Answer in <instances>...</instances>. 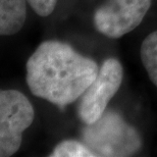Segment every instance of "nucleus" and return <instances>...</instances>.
Instances as JSON below:
<instances>
[{"mask_svg":"<svg viewBox=\"0 0 157 157\" xmlns=\"http://www.w3.org/2000/svg\"><path fill=\"white\" fill-rule=\"evenodd\" d=\"M33 10L40 17H48L55 8L57 0H27Z\"/></svg>","mask_w":157,"mask_h":157,"instance_id":"9","label":"nucleus"},{"mask_svg":"<svg viewBox=\"0 0 157 157\" xmlns=\"http://www.w3.org/2000/svg\"><path fill=\"white\" fill-rule=\"evenodd\" d=\"M35 111L29 99L17 90L0 92V156L13 155L20 149L23 133L32 124Z\"/></svg>","mask_w":157,"mask_h":157,"instance_id":"3","label":"nucleus"},{"mask_svg":"<svg viewBox=\"0 0 157 157\" xmlns=\"http://www.w3.org/2000/svg\"><path fill=\"white\" fill-rule=\"evenodd\" d=\"M27 0H0V34L11 36L23 28L27 17Z\"/></svg>","mask_w":157,"mask_h":157,"instance_id":"6","label":"nucleus"},{"mask_svg":"<svg viewBox=\"0 0 157 157\" xmlns=\"http://www.w3.org/2000/svg\"><path fill=\"white\" fill-rule=\"evenodd\" d=\"M152 0H105L94 12V26L108 38H121L142 23Z\"/></svg>","mask_w":157,"mask_h":157,"instance_id":"5","label":"nucleus"},{"mask_svg":"<svg viewBox=\"0 0 157 157\" xmlns=\"http://www.w3.org/2000/svg\"><path fill=\"white\" fill-rule=\"evenodd\" d=\"M83 140L96 156H130L142 145L137 131L112 110L105 111L95 122L86 124Z\"/></svg>","mask_w":157,"mask_h":157,"instance_id":"2","label":"nucleus"},{"mask_svg":"<svg viewBox=\"0 0 157 157\" xmlns=\"http://www.w3.org/2000/svg\"><path fill=\"white\" fill-rule=\"evenodd\" d=\"M51 157H93L96 154L86 144L74 140H67L55 147Z\"/></svg>","mask_w":157,"mask_h":157,"instance_id":"8","label":"nucleus"},{"mask_svg":"<svg viewBox=\"0 0 157 157\" xmlns=\"http://www.w3.org/2000/svg\"><path fill=\"white\" fill-rule=\"evenodd\" d=\"M140 53L141 60L150 80L157 87V31L144 39Z\"/></svg>","mask_w":157,"mask_h":157,"instance_id":"7","label":"nucleus"},{"mask_svg":"<svg viewBox=\"0 0 157 157\" xmlns=\"http://www.w3.org/2000/svg\"><path fill=\"white\" fill-rule=\"evenodd\" d=\"M99 73L96 61L63 42L41 43L27 62V84L39 98L63 107L83 95Z\"/></svg>","mask_w":157,"mask_h":157,"instance_id":"1","label":"nucleus"},{"mask_svg":"<svg viewBox=\"0 0 157 157\" xmlns=\"http://www.w3.org/2000/svg\"><path fill=\"white\" fill-rule=\"evenodd\" d=\"M124 78V70L117 59L108 58L89 88L81 96L78 115L86 124L95 122L104 113L109 101L117 94Z\"/></svg>","mask_w":157,"mask_h":157,"instance_id":"4","label":"nucleus"}]
</instances>
